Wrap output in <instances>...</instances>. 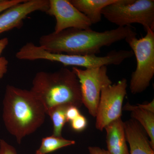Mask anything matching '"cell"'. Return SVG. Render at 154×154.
Returning <instances> with one entry per match:
<instances>
[{"label":"cell","instance_id":"7","mask_svg":"<svg viewBox=\"0 0 154 154\" xmlns=\"http://www.w3.org/2000/svg\"><path fill=\"white\" fill-rule=\"evenodd\" d=\"M72 71L79 82L83 105L90 115L96 117L101 91L105 87L112 85L107 74V66L85 69L73 67Z\"/></svg>","mask_w":154,"mask_h":154},{"label":"cell","instance_id":"9","mask_svg":"<svg viewBox=\"0 0 154 154\" xmlns=\"http://www.w3.org/2000/svg\"><path fill=\"white\" fill-rule=\"evenodd\" d=\"M46 14L55 18L54 32L59 33L69 28L89 30L92 24L69 0H49Z\"/></svg>","mask_w":154,"mask_h":154},{"label":"cell","instance_id":"21","mask_svg":"<svg viewBox=\"0 0 154 154\" xmlns=\"http://www.w3.org/2000/svg\"><path fill=\"white\" fill-rule=\"evenodd\" d=\"M80 114L79 108L75 106H69L68 107L66 111V117L68 122L72 121Z\"/></svg>","mask_w":154,"mask_h":154},{"label":"cell","instance_id":"11","mask_svg":"<svg viewBox=\"0 0 154 154\" xmlns=\"http://www.w3.org/2000/svg\"><path fill=\"white\" fill-rule=\"evenodd\" d=\"M124 125L130 154H154L146 133L137 121L131 119L125 122Z\"/></svg>","mask_w":154,"mask_h":154},{"label":"cell","instance_id":"20","mask_svg":"<svg viewBox=\"0 0 154 154\" xmlns=\"http://www.w3.org/2000/svg\"><path fill=\"white\" fill-rule=\"evenodd\" d=\"M24 0H0V13Z\"/></svg>","mask_w":154,"mask_h":154},{"label":"cell","instance_id":"1","mask_svg":"<svg viewBox=\"0 0 154 154\" xmlns=\"http://www.w3.org/2000/svg\"><path fill=\"white\" fill-rule=\"evenodd\" d=\"M137 34L131 26L118 27L98 32L92 30L69 28L56 33L42 35L39 46L50 52L69 55H96L102 48L125 40Z\"/></svg>","mask_w":154,"mask_h":154},{"label":"cell","instance_id":"2","mask_svg":"<svg viewBox=\"0 0 154 154\" xmlns=\"http://www.w3.org/2000/svg\"><path fill=\"white\" fill-rule=\"evenodd\" d=\"M3 120L18 143L44 123L46 110L30 90L7 86L3 101Z\"/></svg>","mask_w":154,"mask_h":154},{"label":"cell","instance_id":"16","mask_svg":"<svg viewBox=\"0 0 154 154\" xmlns=\"http://www.w3.org/2000/svg\"><path fill=\"white\" fill-rule=\"evenodd\" d=\"M67 105H61L56 106L48 110L47 114L49 116L53 124V135L61 137L62 132L65 125L68 122L66 117Z\"/></svg>","mask_w":154,"mask_h":154},{"label":"cell","instance_id":"23","mask_svg":"<svg viewBox=\"0 0 154 154\" xmlns=\"http://www.w3.org/2000/svg\"><path fill=\"white\" fill-rule=\"evenodd\" d=\"M140 108L144 110H148L149 111L154 113V100L153 99L152 101L150 103L147 104H138L137 105Z\"/></svg>","mask_w":154,"mask_h":154},{"label":"cell","instance_id":"15","mask_svg":"<svg viewBox=\"0 0 154 154\" xmlns=\"http://www.w3.org/2000/svg\"><path fill=\"white\" fill-rule=\"evenodd\" d=\"M75 143L74 140H69L62 137H58L51 135L43 138L39 148L36 154H47L57 150L59 149L73 145Z\"/></svg>","mask_w":154,"mask_h":154},{"label":"cell","instance_id":"14","mask_svg":"<svg viewBox=\"0 0 154 154\" xmlns=\"http://www.w3.org/2000/svg\"><path fill=\"white\" fill-rule=\"evenodd\" d=\"M122 110L131 111L132 119L137 121L148 136L150 143L154 149V113L144 110L138 105H131L127 102Z\"/></svg>","mask_w":154,"mask_h":154},{"label":"cell","instance_id":"18","mask_svg":"<svg viewBox=\"0 0 154 154\" xmlns=\"http://www.w3.org/2000/svg\"><path fill=\"white\" fill-rule=\"evenodd\" d=\"M72 128L77 132H80L85 129L88 125V121L85 116L79 115L70 122Z\"/></svg>","mask_w":154,"mask_h":154},{"label":"cell","instance_id":"13","mask_svg":"<svg viewBox=\"0 0 154 154\" xmlns=\"http://www.w3.org/2000/svg\"><path fill=\"white\" fill-rule=\"evenodd\" d=\"M116 1L69 0L73 5L87 17L92 25L100 22L102 20L103 9Z\"/></svg>","mask_w":154,"mask_h":154},{"label":"cell","instance_id":"4","mask_svg":"<svg viewBox=\"0 0 154 154\" xmlns=\"http://www.w3.org/2000/svg\"><path fill=\"white\" fill-rule=\"evenodd\" d=\"M131 50H113L104 56L96 55H69L54 53L43 49L33 42H28L19 49L18 55L21 60H46L59 63L65 66L82 67L86 69L108 65H119L133 56Z\"/></svg>","mask_w":154,"mask_h":154},{"label":"cell","instance_id":"6","mask_svg":"<svg viewBox=\"0 0 154 154\" xmlns=\"http://www.w3.org/2000/svg\"><path fill=\"white\" fill-rule=\"evenodd\" d=\"M102 15L118 27L140 24L145 30H154V0H116L105 7Z\"/></svg>","mask_w":154,"mask_h":154},{"label":"cell","instance_id":"17","mask_svg":"<svg viewBox=\"0 0 154 154\" xmlns=\"http://www.w3.org/2000/svg\"><path fill=\"white\" fill-rule=\"evenodd\" d=\"M8 43L9 39L7 37L0 39V80L2 79L8 72V61L4 57L1 56V55Z\"/></svg>","mask_w":154,"mask_h":154},{"label":"cell","instance_id":"5","mask_svg":"<svg viewBox=\"0 0 154 154\" xmlns=\"http://www.w3.org/2000/svg\"><path fill=\"white\" fill-rule=\"evenodd\" d=\"M141 38L137 34L127 37L125 40L129 45L137 60V67L131 74L130 90L133 94L145 91L154 75V30H146Z\"/></svg>","mask_w":154,"mask_h":154},{"label":"cell","instance_id":"19","mask_svg":"<svg viewBox=\"0 0 154 154\" xmlns=\"http://www.w3.org/2000/svg\"><path fill=\"white\" fill-rule=\"evenodd\" d=\"M0 154H17L16 149L5 141L0 140Z\"/></svg>","mask_w":154,"mask_h":154},{"label":"cell","instance_id":"3","mask_svg":"<svg viewBox=\"0 0 154 154\" xmlns=\"http://www.w3.org/2000/svg\"><path fill=\"white\" fill-rule=\"evenodd\" d=\"M30 91L46 110L61 105L80 108L83 105L79 79L72 70L62 67L53 72L40 71L35 75Z\"/></svg>","mask_w":154,"mask_h":154},{"label":"cell","instance_id":"10","mask_svg":"<svg viewBox=\"0 0 154 154\" xmlns=\"http://www.w3.org/2000/svg\"><path fill=\"white\" fill-rule=\"evenodd\" d=\"M49 0H24L0 13V34L14 28H19L29 14L36 12H46Z\"/></svg>","mask_w":154,"mask_h":154},{"label":"cell","instance_id":"12","mask_svg":"<svg viewBox=\"0 0 154 154\" xmlns=\"http://www.w3.org/2000/svg\"><path fill=\"white\" fill-rule=\"evenodd\" d=\"M107 151L109 154H130L127 144L124 122L121 118L105 127Z\"/></svg>","mask_w":154,"mask_h":154},{"label":"cell","instance_id":"8","mask_svg":"<svg viewBox=\"0 0 154 154\" xmlns=\"http://www.w3.org/2000/svg\"><path fill=\"white\" fill-rule=\"evenodd\" d=\"M127 86V81L123 78L102 89L96 116V129L102 131L110 122L121 118Z\"/></svg>","mask_w":154,"mask_h":154},{"label":"cell","instance_id":"22","mask_svg":"<svg viewBox=\"0 0 154 154\" xmlns=\"http://www.w3.org/2000/svg\"><path fill=\"white\" fill-rule=\"evenodd\" d=\"M89 154H109L106 150L97 146H90L88 147Z\"/></svg>","mask_w":154,"mask_h":154}]
</instances>
